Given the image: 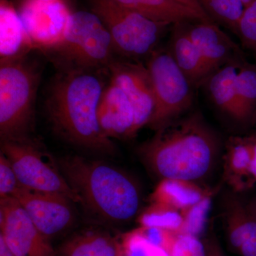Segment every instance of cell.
<instances>
[{"label":"cell","instance_id":"obj_1","mask_svg":"<svg viewBox=\"0 0 256 256\" xmlns=\"http://www.w3.org/2000/svg\"><path fill=\"white\" fill-rule=\"evenodd\" d=\"M220 140L195 112L171 121L138 148L150 171L162 180L198 182L208 178L216 163Z\"/></svg>","mask_w":256,"mask_h":256},{"label":"cell","instance_id":"obj_2","mask_svg":"<svg viewBox=\"0 0 256 256\" xmlns=\"http://www.w3.org/2000/svg\"><path fill=\"white\" fill-rule=\"evenodd\" d=\"M100 70H60L50 84L46 110L54 130L84 149L112 156V140L101 130L98 108L105 88Z\"/></svg>","mask_w":256,"mask_h":256},{"label":"cell","instance_id":"obj_3","mask_svg":"<svg viewBox=\"0 0 256 256\" xmlns=\"http://www.w3.org/2000/svg\"><path fill=\"white\" fill-rule=\"evenodd\" d=\"M57 162L80 204L98 218L122 224L139 215L142 192L126 172L105 162L78 156H64Z\"/></svg>","mask_w":256,"mask_h":256},{"label":"cell","instance_id":"obj_4","mask_svg":"<svg viewBox=\"0 0 256 256\" xmlns=\"http://www.w3.org/2000/svg\"><path fill=\"white\" fill-rule=\"evenodd\" d=\"M60 70H107L116 54L112 38L92 12L72 13L64 38L46 50Z\"/></svg>","mask_w":256,"mask_h":256},{"label":"cell","instance_id":"obj_5","mask_svg":"<svg viewBox=\"0 0 256 256\" xmlns=\"http://www.w3.org/2000/svg\"><path fill=\"white\" fill-rule=\"evenodd\" d=\"M40 72L24 58L1 62V141L25 139L33 126Z\"/></svg>","mask_w":256,"mask_h":256},{"label":"cell","instance_id":"obj_6","mask_svg":"<svg viewBox=\"0 0 256 256\" xmlns=\"http://www.w3.org/2000/svg\"><path fill=\"white\" fill-rule=\"evenodd\" d=\"M92 12L108 30L116 54L126 60L149 58L171 26L150 20L114 0H92Z\"/></svg>","mask_w":256,"mask_h":256},{"label":"cell","instance_id":"obj_7","mask_svg":"<svg viewBox=\"0 0 256 256\" xmlns=\"http://www.w3.org/2000/svg\"><path fill=\"white\" fill-rule=\"evenodd\" d=\"M1 152L9 160L23 188L57 194L80 204V198L62 174L58 162L30 138L2 141Z\"/></svg>","mask_w":256,"mask_h":256},{"label":"cell","instance_id":"obj_8","mask_svg":"<svg viewBox=\"0 0 256 256\" xmlns=\"http://www.w3.org/2000/svg\"><path fill=\"white\" fill-rule=\"evenodd\" d=\"M146 66L154 98V112L146 126L156 131L190 108L194 88L169 50H156Z\"/></svg>","mask_w":256,"mask_h":256},{"label":"cell","instance_id":"obj_9","mask_svg":"<svg viewBox=\"0 0 256 256\" xmlns=\"http://www.w3.org/2000/svg\"><path fill=\"white\" fill-rule=\"evenodd\" d=\"M18 13L34 48L44 52L62 41L72 15L62 0H24Z\"/></svg>","mask_w":256,"mask_h":256},{"label":"cell","instance_id":"obj_10","mask_svg":"<svg viewBox=\"0 0 256 256\" xmlns=\"http://www.w3.org/2000/svg\"><path fill=\"white\" fill-rule=\"evenodd\" d=\"M0 236L14 256H56L41 233L14 197L0 198Z\"/></svg>","mask_w":256,"mask_h":256},{"label":"cell","instance_id":"obj_11","mask_svg":"<svg viewBox=\"0 0 256 256\" xmlns=\"http://www.w3.org/2000/svg\"><path fill=\"white\" fill-rule=\"evenodd\" d=\"M12 197L47 238L62 233L75 222L74 202L62 195L34 191L21 186Z\"/></svg>","mask_w":256,"mask_h":256},{"label":"cell","instance_id":"obj_12","mask_svg":"<svg viewBox=\"0 0 256 256\" xmlns=\"http://www.w3.org/2000/svg\"><path fill=\"white\" fill-rule=\"evenodd\" d=\"M106 70L110 80L122 89L132 102L138 130L148 126L154 112V98L146 64L141 60L114 58Z\"/></svg>","mask_w":256,"mask_h":256},{"label":"cell","instance_id":"obj_13","mask_svg":"<svg viewBox=\"0 0 256 256\" xmlns=\"http://www.w3.org/2000/svg\"><path fill=\"white\" fill-rule=\"evenodd\" d=\"M98 120L102 132L111 140L130 139L140 131L132 102L110 79L101 95Z\"/></svg>","mask_w":256,"mask_h":256},{"label":"cell","instance_id":"obj_14","mask_svg":"<svg viewBox=\"0 0 256 256\" xmlns=\"http://www.w3.org/2000/svg\"><path fill=\"white\" fill-rule=\"evenodd\" d=\"M184 26L214 72L229 63L245 60L242 47L220 25L212 22L195 21L184 22Z\"/></svg>","mask_w":256,"mask_h":256},{"label":"cell","instance_id":"obj_15","mask_svg":"<svg viewBox=\"0 0 256 256\" xmlns=\"http://www.w3.org/2000/svg\"><path fill=\"white\" fill-rule=\"evenodd\" d=\"M222 218L232 252L240 256H256V217L246 203L235 194L225 193L222 198Z\"/></svg>","mask_w":256,"mask_h":256},{"label":"cell","instance_id":"obj_16","mask_svg":"<svg viewBox=\"0 0 256 256\" xmlns=\"http://www.w3.org/2000/svg\"><path fill=\"white\" fill-rule=\"evenodd\" d=\"M173 26L170 52L193 88H197L204 85L214 70L188 36L184 22Z\"/></svg>","mask_w":256,"mask_h":256},{"label":"cell","instance_id":"obj_17","mask_svg":"<svg viewBox=\"0 0 256 256\" xmlns=\"http://www.w3.org/2000/svg\"><path fill=\"white\" fill-rule=\"evenodd\" d=\"M252 146L248 136L230 137L224 156V178L234 192L254 188L252 178Z\"/></svg>","mask_w":256,"mask_h":256},{"label":"cell","instance_id":"obj_18","mask_svg":"<svg viewBox=\"0 0 256 256\" xmlns=\"http://www.w3.org/2000/svg\"><path fill=\"white\" fill-rule=\"evenodd\" d=\"M34 48L18 12L6 0L0 4V62L24 58Z\"/></svg>","mask_w":256,"mask_h":256},{"label":"cell","instance_id":"obj_19","mask_svg":"<svg viewBox=\"0 0 256 256\" xmlns=\"http://www.w3.org/2000/svg\"><path fill=\"white\" fill-rule=\"evenodd\" d=\"M114 2L156 22L174 25L188 22H210L174 0H114Z\"/></svg>","mask_w":256,"mask_h":256},{"label":"cell","instance_id":"obj_20","mask_svg":"<svg viewBox=\"0 0 256 256\" xmlns=\"http://www.w3.org/2000/svg\"><path fill=\"white\" fill-rule=\"evenodd\" d=\"M214 192L198 183L182 180H162L152 194V203L183 210L212 196Z\"/></svg>","mask_w":256,"mask_h":256},{"label":"cell","instance_id":"obj_21","mask_svg":"<svg viewBox=\"0 0 256 256\" xmlns=\"http://www.w3.org/2000/svg\"><path fill=\"white\" fill-rule=\"evenodd\" d=\"M242 62L229 63L217 69L204 84L215 105L238 122L236 80L239 66Z\"/></svg>","mask_w":256,"mask_h":256},{"label":"cell","instance_id":"obj_22","mask_svg":"<svg viewBox=\"0 0 256 256\" xmlns=\"http://www.w3.org/2000/svg\"><path fill=\"white\" fill-rule=\"evenodd\" d=\"M60 256H126L124 244L108 234L87 232L65 242Z\"/></svg>","mask_w":256,"mask_h":256},{"label":"cell","instance_id":"obj_23","mask_svg":"<svg viewBox=\"0 0 256 256\" xmlns=\"http://www.w3.org/2000/svg\"><path fill=\"white\" fill-rule=\"evenodd\" d=\"M238 122L252 124L256 120V65L246 60L239 66L236 80Z\"/></svg>","mask_w":256,"mask_h":256},{"label":"cell","instance_id":"obj_24","mask_svg":"<svg viewBox=\"0 0 256 256\" xmlns=\"http://www.w3.org/2000/svg\"><path fill=\"white\" fill-rule=\"evenodd\" d=\"M200 3L210 21L237 34L246 8L242 0H200Z\"/></svg>","mask_w":256,"mask_h":256},{"label":"cell","instance_id":"obj_25","mask_svg":"<svg viewBox=\"0 0 256 256\" xmlns=\"http://www.w3.org/2000/svg\"><path fill=\"white\" fill-rule=\"evenodd\" d=\"M142 227L158 228L182 232L184 217L181 210L159 204L152 203L150 206L140 216Z\"/></svg>","mask_w":256,"mask_h":256},{"label":"cell","instance_id":"obj_26","mask_svg":"<svg viewBox=\"0 0 256 256\" xmlns=\"http://www.w3.org/2000/svg\"><path fill=\"white\" fill-rule=\"evenodd\" d=\"M236 36L242 50L248 52L256 60V0L246 6Z\"/></svg>","mask_w":256,"mask_h":256},{"label":"cell","instance_id":"obj_27","mask_svg":"<svg viewBox=\"0 0 256 256\" xmlns=\"http://www.w3.org/2000/svg\"><path fill=\"white\" fill-rule=\"evenodd\" d=\"M212 196L188 208L182 210L184 217L182 233L198 236L206 224L207 216L210 206Z\"/></svg>","mask_w":256,"mask_h":256},{"label":"cell","instance_id":"obj_28","mask_svg":"<svg viewBox=\"0 0 256 256\" xmlns=\"http://www.w3.org/2000/svg\"><path fill=\"white\" fill-rule=\"evenodd\" d=\"M170 256H206V246L198 236L180 232L176 234Z\"/></svg>","mask_w":256,"mask_h":256},{"label":"cell","instance_id":"obj_29","mask_svg":"<svg viewBox=\"0 0 256 256\" xmlns=\"http://www.w3.org/2000/svg\"><path fill=\"white\" fill-rule=\"evenodd\" d=\"M21 186L16 173L9 160L0 154V198L12 197Z\"/></svg>","mask_w":256,"mask_h":256},{"label":"cell","instance_id":"obj_30","mask_svg":"<svg viewBox=\"0 0 256 256\" xmlns=\"http://www.w3.org/2000/svg\"><path fill=\"white\" fill-rule=\"evenodd\" d=\"M138 232L153 245L161 248L168 252L169 256L176 234H178V232L165 229L146 227H141Z\"/></svg>","mask_w":256,"mask_h":256},{"label":"cell","instance_id":"obj_31","mask_svg":"<svg viewBox=\"0 0 256 256\" xmlns=\"http://www.w3.org/2000/svg\"><path fill=\"white\" fill-rule=\"evenodd\" d=\"M212 228L213 227L212 226L206 238L204 240L206 246V256H226Z\"/></svg>","mask_w":256,"mask_h":256},{"label":"cell","instance_id":"obj_32","mask_svg":"<svg viewBox=\"0 0 256 256\" xmlns=\"http://www.w3.org/2000/svg\"><path fill=\"white\" fill-rule=\"evenodd\" d=\"M174 1L184 5V6H188V8H190V9L194 10V11H196L198 14L202 15V16H204L205 18H206L207 20L210 21V18L205 14L204 12L203 9H202L201 4H200V0H174Z\"/></svg>","mask_w":256,"mask_h":256},{"label":"cell","instance_id":"obj_33","mask_svg":"<svg viewBox=\"0 0 256 256\" xmlns=\"http://www.w3.org/2000/svg\"><path fill=\"white\" fill-rule=\"evenodd\" d=\"M252 140V178L254 184H256V133L249 136Z\"/></svg>","mask_w":256,"mask_h":256},{"label":"cell","instance_id":"obj_34","mask_svg":"<svg viewBox=\"0 0 256 256\" xmlns=\"http://www.w3.org/2000/svg\"><path fill=\"white\" fill-rule=\"evenodd\" d=\"M0 256H14L1 236H0Z\"/></svg>","mask_w":256,"mask_h":256},{"label":"cell","instance_id":"obj_35","mask_svg":"<svg viewBox=\"0 0 256 256\" xmlns=\"http://www.w3.org/2000/svg\"><path fill=\"white\" fill-rule=\"evenodd\" d=\"M246 205L248 210L256 217V196L254 197L250 202H248Z\"/></svg>","mask_w":256,"mask_h":256},{"label":"cell","instance_id":"obj_36","mask_svg":"<svg viewBox=\"0 0 256 256\" xmlns=\"http://www.w3.org/2000/svg\"><path fill=\"white\" fill-rule=\"evenodd\" d=\"M254 0H242V2H244V5H245V6H247L248 5H249L250 4V3L252 2Z\"/></svg>","mask_w":256,"mask_h":256}]
</instances>
